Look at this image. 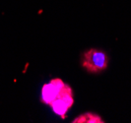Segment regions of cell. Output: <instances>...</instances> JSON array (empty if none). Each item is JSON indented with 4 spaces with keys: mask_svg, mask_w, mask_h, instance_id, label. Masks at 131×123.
I'll return each mask as SVG.
<instances>
[{
    "mask_svg": "<svg viewBox=\"0 0 131 123\" xmlns=\"http://www.w3.org/2000/svg\"><path fill=\"white\" fill-rule=\"evenodd\" d=\"M72 122L73 123H104L105 121L98 114L91 113V112H87V113L79 115L77 118H75L73 120Z\"/></svg>",
    "mask_w": 131,
    "mask_h": 123,
    "instance_id": "4",
    "label": "cell"
},
{
    "mask_svg": "<svg viewBox=\"0 0 131 123\" xmlns=\"http://www.w3.org/2000/svg\"><path fill=\"white\" fill-rule=\"evenodd\" d=\"M73 104H74V98H73L72 89L70 88V86L65 84V86L58 94L57 97L49 105L51 106L55 114L64 118L67 111L71 108Z\"/></svg>",
    "mask_w": 131,
    "mask_h": 123,
    "instance_id": "2",
    "label": "cell"
},
{
    "mask_svg": "<svg viewBox=\"0 0 131 123\" xmlns=\"http://www.w3.org/2000/svg\"><path fill=\"white\" fill-rule=\"evenodd\" d=\"M64 86L65 84L61 79H53L48 84H46L41 90V102L46 104H50L57 97Z\"/></svg>",
    "mask_w": 131,
    "mask_h": 123,
    "instance_id": "3",
    "label": "cell"
},
{
    "mask_svg": "<svg viewBox=\"0 0 131 123\" xmlns=\"http://www.w3.org/2000/svg\"><path fill=\"white\" fill-rule=\"evenodd\" d=\"M108 58L104 51L91 48L83 54L82 66L90 73H100L107 68Z\"/></svg>",
    "mask_w": 131,
    "mask_h": 123,
    "instance_id": "1",
    "label": "cell"
}]
</instances>
